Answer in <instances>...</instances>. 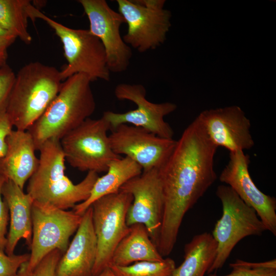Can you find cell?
I'll return each instance as SVG.
<instances>
[{"mask_svg":"<svg viewBox=\"0 0 276 276\" xmlns=\"http://www.w3.org/2000/svg\"><path fill=\"white\" fill-rule=\"evenodd\" d=\"M217 148L196 117L159 169L164 208L157 248L163 257L173 250L186 213L217 178L214 157Z\"/></svg>","mask_w":276,"mask_h":276,"instance_id":"cell-1","label":"cell"},{"mask_svg":"<svg viewBox=\"0 0 276 276\" xmlns=\"http://www.w3.org/2000/svg\"><path fill=\"white\" fill-rule=\"evenodd\" d=\"M36 170L29 179L28 193L34 201L67 210L85 201L99 177L87 172L84 178L74 184L65 175V156L60 140L50 139L39 148Z\"/></svg>","mask_w":276,"mask_h":276,"instance_id":"cell-2","label":"cell"},{"mask_svg":"<svg viewBox=\"0 0 276 276\" xmlns=\"http://www.w3.org/2000/svg\"><path fill=\"white\" fill-rule=\"evenodd\" d=\"M91 82L88 77L82 73L63 81L46 110L27 130L36 150L49 140H60L94 113L96 104Z\"/></svg>","mask_w":276,"mask_h":276,"instance_id":"cell-3","label":"cell"},{"mask_svg":"<svg viewBox=\"0 0 276 276\" xmlns=\"http://www.w3.org/2000/svg\"><path fill=\"white\" fill-rule=\"evenodd\" d=\"M62 82L54 66L38 61L22 66L15 75L5 110L12 126L27 130L46 110Z\"/></svg>","mask_w":276,"mask_h":276,"instance_id":"cell-4","label":"cell"},{"mask_svg":"<svg viewBox=\"0 0 276 276\" xmlns=\"http://www.w3.org/2000/svg\"><path fill=\"white\" fill-rule=\"evenodd\" d=\"M29 18L44 20L60 38L67 64L60 71L62 80L82 73L94 81H109V70L106 54L100 40L89 30L68 28L45 15L31 3L27 8Z\"/></svg>","mask_w":276,"mask_h":276,"instance_id":"cell-5","label":"cell"},{"mask_svg":"<svg viewBox=\"0 0 276 276\" xmlns=\"http://www.w3.org/2000/svg\"><path fill=\"white\" fill-rule=\"evenodd\" d=\"M216 194L222 205V214L211 234L217 243L215 259L207 273L221 268L237 244L249 236H260L266 227L255 210L227 185H219Z\"/></svg>","mask_w":276,"mask_h":276,"instance_id":"cell-6","label":"cell"},{"mask_svg":"<svg viewBox=\"0 0 276 276\" xmlns=\"http://www.w3.org/2000/svg\"><path fill=\"white\" fill-rule=\"evenodd\" d=\"M109 127L103 119H87L60 140L65 159L81 171L106 172L119 158L112 151L107 135Z\"/></svg>","mask_w":276,"mask_h":276,"instance_id":"cell-7","label":"cell"},{"mask_svg":"<svg viewBox=\"0 0 276 276\" xmlns=\"http://www.w3.org/2000/svg\"><path fill=\"white\" fill-rule=\"evenodd\" d=\"M118 12L127 24L124 42L139 52L161 45L171 26V12L164 9L165 0H117Z\"/></svg>","mask_w":276,"mask_h":276,"instance_id":"cell-8","label":"cell"},{"mask_svg":"<svg viewBox=\"0 0 276 276\" xmlns=\"http://www.w3.org/2000/svg\"><path fill=\"white\" fill-rule=\"evenodd\" d=\"M31 212L32 237L27 265L30 271L51 251H66L70 238L77 231L82 217L73 210H62L34 200Z\"/></svg>","mask_w":276,"mask_h":276,"instance_id":"cell-9","label":"cell"},{"mask_svg":"<svg viewBox=\"0 0 276 276\" xmlns=\"http://www.w3.org/2000/svg\"><path fill=\"white\" fill-rule=\"evenodd\" d=\"M132 200L130 193L120 190L99 198L91 204L97 243L93 276L109 267L114 250L128 233L130 227L127 224L126 216Z\"/></svg>","mask_w":276,"mask_h":276,"instance_id":"cell-10","label":"cell"},{"mask_svg":"<svg viewBox=\"0 0 276 276\" xmlns=\"http://www.w3.org/2000/svg\"><path fill=\"white\" fill-rule=\"evenodd\" d=\"M114 93L119 100L131 101L137 107L122 113L109 110L104 112L102 118L108 124L109 130L111 131L121 124H129L158 136L173 139L174 131L164 118L177 109L175 103H155L148 101L146 97V89L141 84H119Z\"/></svg>","mask_w":276,"mask_h":276,"instance_id":"cell-11","label":"cell"},{"mask_svg":"<svg viewBox=\"0 0 276 276\" xmlns=\"http://www.w3.org/2000/svg\"><path fill=\"white\" fill-rule=\"evenodd\" d=\"M120 190L130 193L132 202L126 216L127 224H144L157 247L164 213V196L159 169L143 171L126 182Z\"/></svg>","mask_w":276,"mask_h":276,"instance_id":"cell-12","label":"cell"},{"mask_svg":"<svg viewBox=\"0 0 276 276\" xmlns=\"http://www.w3.org/2000/svg\"><path fill=\"white\" fill-rule=\"evenodd\" d=\"M89 22V31L102 43L110 72L122 73L128 68L131 48L123 39L120 27L125 20L105 0H79Z\"/></svg>","mask_w":276,"mask_h":276,"instance_id":"cell-13","label":"cell"},{"mask_svg":"<svg viewBox=\"0 0 276 276\" xmlns=\"http://www.w3.org/2000/svg\"><path fill=\"white\" fill-rule=\"evenodd\" d=\"M111 148L139 165L143 171L160 168L172 153L177 141L158 136L142 128L121 124L108 135Z\"/></svg>","mask_w":276,"mask_h":276,"instance_id":"cell-14","label":"cell"},{"mask_svg":"<svg viewBox=\"0 0 276 276\" xmlns=\"http://www.w3.org/2000/svg\"><path fill=\"white\" fill-rule=\"evenodd\" d=\"M250 157L243 151L229 152V160L221 171L219 180L231 188L247 205L253 208L266 231L276 236V199L260 191L249 172Z\"/></svg>","mask_w":276,"mask_h":276,"instance_id":"cell-15","label":"cell"},{"mask_svg":"<svg viewBox=\"0 0 276 276\" xmlns=\"http://www.w3.org/2000/svg\"><path fill=\"white\" fill-rule=\"evenodd\" d=\"M211 141L229 152L249 150L255 145L251 123L238 106L206 109L197 117Z\"/></svg>","mask_w":276,"mask_h":276,"instance_id":"cell-16","label":"cell"},{"mask_svg":"<svg viewBox=\"0 0 276 276\" xmlns=\"http://www.w3.org/2000/svg\"><path fill=\"white\" fill-rule=\"evenodd\" d=\"M97 252L90 206L82 215L73 240L58 262L56 276H93Z\"/></svg>","mask_w":276,"mask_h":276,"instance_id":"cell-17","label":"cell"},{"mask_svg":"<svg viewBox=\"0 0 276 276\" xmlns=\"http://www.w3.org/2000/svg\"><path fill=\"white\" fill-rule=\"evenodd\" d=\"M6 144V153L0 158V175L23 189L39 164L33 139L27 130L12 129Z\"/></svg>","mask_w":276,"mask_h":276,"instance_id":"cell-18","label":"cell"},{"mask_svg":"<svg viewBox=\"0 0 276 276\" xmlns=\"http://www.w3.org/2000/svg\"><path fill=\"white\" fill-rule=\"evenodd\" d=\"M2 196L10 212V223L5 247L6 254L12 256L21 239L30 247L32 237V206L34 200L23 189L10 180L2 188Z\"/></svg>","mask_w":276,"mask_h":276,"instance_id":"cell-19","label":"cell"},{"mask_svg":"<svg viewBox=\"0 0 276 276\" xmlns=\"http://www.w3.org/2000/svg\"><path fill=\"white\" fill-rule=\"evenodd\" d=\"M129 227L128 233L114 250L110 266H126L137 262L164 260L144 224L136 223Z\"/></svg>","mask_w":276,"mask_h":276,"instance_id":"cell-20","label":"cell"},{"mask_svg":"<svg viewBox=\"0 0 276 276\" xmlns=\"http://www.w3.org/2000/svg\"><path fill=\"white\" fill-rule=\"evenodd\" d=\"M143 172L141 167L125 156L112 160L109 165L106 173L98 177L91 191L89 197L76 204L73 210L82 216L94 202L104 196L117 193L121 188L131 178Z\"/></svg>","mask_w":276,"mask_h":276,"instance_id":"cell-21","label":"cell"},{"mask_svg":"<svg viewBox=\"0 0 276 276\" xmlns=\"http://www.w3.org/2000/svg\"><path fill=\"white\" fill-rule=\"evenodd\" d=\"M217 248L211 234L194 236L185 244L183 261L176 267L172 276H204L214 261Z\"/></svg>","mask_w":276,"mask_h":276,"instance_id":"cell-22","label":"cell"},{"mask_svg":"<svg viewBox=\"0 0 276 276\" xmlns=\"http://www.w3.org/2000/svg\"><path fill=\"white\" fill-rule=\"evenodd\" d=\"M28 0H0V25L26 44L32 38L28 29Z\"/></svg>","mask_w":276,"mask_h":276,"instance_id":"cell-23","label":"cell"},{"mask_svg":"<svg viewBox=\"0 0 276 276\" xmlns=\"http://www.w3.org/2000/svg\"><path fill=\"white\" fill-rule=\"evenodd\" d=\"M176 267L172 259L166 258L161 261H141L126 266L109 267L117 276H172Z\"/></svg>","mask_w":276,"mask_h":276,"instance_id":"cell-24","label":"cell"},{"mask_svg":"<svg viewBox=\"0 0 276 276\" xmlns=\"http://www.w3.org/2000/svg\"><path fill=\"white\" fill-rule=\"evenodd\" d=\"M231 272L219 275L210 273L208 276H276L275 259L264 262H252L240 259L229 264Z\"/></svg>","mask_w":276,"mask_h":276,"instance_id":"cell-25","label":"cell"},{"mask_svg":"<svg viewBox=\"0 0 276 276\" xmlns=\"http://www.w3.org/2000/svg\"><path fill=\"white\" fill-rule=\"evenodd\" d=\"M30 254L9 256L0 250V276H15L24 263L28 262Z\"/></svg>","mask_w":276,"mask_h":276,"instance_id":"cell-26","label":"cell"},{"mask_svg":"<svg viewBox=\"0 0 276 276\" xmlns=\"http://www.w3.org/2000/svg\"><path fill=\"white\" fill-rule=\"evenodd\" d=\"M15 78V74L8 65L0 67V113L6 110Z\"/></svg>","mask_w":276,"mask_h":276,"instance_id":"cell-27","label":"cell"},{"mask_svg":"<svg viewBox=\"0 0 276 276\" xmlns=\"http://www.w3.org/2000/svg\"><path fill=\"white\" fill-rule=\"evenodd\" d=\"M62 252L56 249L47 255L33 270V276H56L57 266Z\"/></svg>","mask_w":276,"mask_h":276,"instance_id":"cell-28","label":"cell"},{"mask_svg":"<svg viewBox=\"0 0 276 276\" xmlns=\"http://www.w3.org/2000/svg\"><path fill=\"white\" fill-rule=\"evenodd\" d=\"M7 179L0 175V250L4 251L7 244V227L8 222V207L2 198V188Z\"/></svg>","mask_w":276,"mask_h":276,"instance_id":"cell-29","label":"cell"},{"mask_svg":"<svg viewBox=\"0 0 276 276\" xmlns=\"http://www.w3.org/2000/svg\"><path fill=\"white\" fill-rule=\"evenodd\" d=\"M12 125L5 111L0 113V158L6 152V138L12 130Z\"/></svg>","mask_w":276,"mask_h":276,"instance_id":"cell-30","label":"cell"},{"mask_svg":"<svg viewBox=\"0 0 276 276\" xmlns=\"http://www.w3.org/2000/svg\"><path fill=\"white\" fill-rule=\"evenodd\" d=\"M16 38L15 34L0 25V48L7 49Z\"/></svg>","mask_w":276,"mask_h":276,"instance_id":"cell-31","label":"cell"},{"mask_svg":"<svg viewBox=\"0 0 276 276\" xmlns=\"http://www.w3.org/2000/svg\"><path fill=\"white\" fill-rule=\"evenodd\" d=\"M28 262L24 263L19 268L17 272L19 276H33L32 271L28 270Z\"/></svg>","mask_w":276,"mask_h":276,"instance_id":"cell-32","label":"cell"},{"mask_svg":"<svg viewBox=\"0 0 276 276\" xmlns=\"http://www.w3.org/2000/svg\"><path fill=\"white\" fill-rule=\"evenodd\" d=\"M7 59V49L0 48V67L6 64Z\"/></svg>","mask_w":276,"mask_h":276,"instance_id":"cell-33","label":"cell"},{"mask_svg":"<svg viewBox=\"0 0 276 276\" xmlns=\"http://www.w3.org/2000/svg\"><path fill=\"white\" fill-rule=\"evenodd\" d=\"M95 276H117L109 267H107Z\"/></svg>","mask_w":276,"mask_h":276,"instance_id":"cell-34","label":"cell"},{"mask_svg":"<svg viewBox=\"0 0 276 276\" xmlns=\"http://www.w3.org/2000/svg\"><path fill=\"white\" fill-rule=\"evenodd\" d=\"M15 276H19V274H18V273H17V274L16 275H15Z\"/></svg>","mask_w":276,"mask_h":276,"instance_id":"cell-35","label":"cell"}]
</instances>
